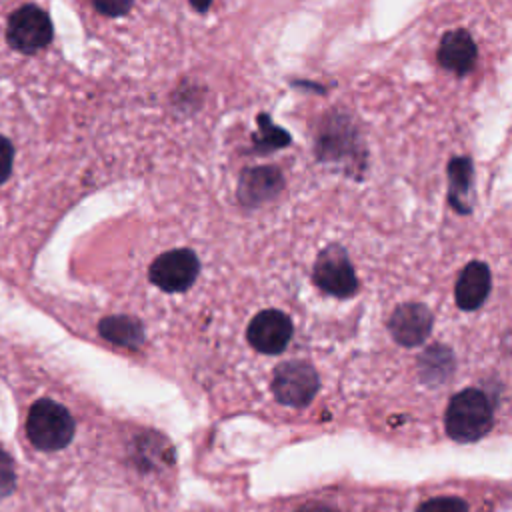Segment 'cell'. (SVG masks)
Here are the masks:
<instances>
[{
    "label": "cell",
    "instance_id": "obj_1",
    "mask_svg": "<svg viewBox=\"0 0 512 512\" xmlns=\"http://www.w3.org/2000/svg\"><path fill=\"white\" fill-rule=\"evenodd\" d=\"M492 420L494 410L490 398L478 388H466L450 400L444 426L452 440L474 442L488 432Z\"/></svg>",
    "mask_w": 512,
    "mask_h": 512
},
{
    "label": "cell",
    "instance_id": "obj_2",
    "mask_svg": "<svg viewBox=\"0 0 512 512\" xmlns=\"http://www.w3.org/2000/svg\"><path fill=\"white\" fill-rule=\"evenodd\" d=\"M26 434L38 450H60L74 436V420L62 404L42 398L36 400L28 412Z\"/></svg>",
    "mask_w": 512,
    "mask_h": 512
},
{
    "label": "cell",
    "instance_id": "obj_3",
    "mask_svg": "<svg viewBox=\"0 0 512 512\" xmlns=\"http://www.w3.org/2000/svg\"><path fill=\"white\" fill-rule=\"evenodd\" d=\"M312 276H314L316 286L330 296L348 298L358 288V280H356L352 262H350L346 250L338 244H330L318 254Z\"/></svg>",
    "mask_w": 512,
    "mask_h": 512
},
{
    "label": "cell",
    "instance_id": "obj_4",
    "mask_svg": "<svg viewBox=\"0 0 512 512\" xmlns=\"http://www.w3.org/2000/svg\"><path fill=\"white\" fill-rule=\"evenodd\" d=\"M200 272L198 256L188 248H178L160 254L148 270L154 286L164 292H184L190 288Z\"/></svg>",
    "mask_w": 512,
    "mask_h": 512
},
{
    "label": "cell",
    "instance_id": "obj_5",
    "mask_svg": "<svg viewBox=\"0 0 512 512\" xmlns=\"http://www.w3.org/2000/svg\"><path fill=\"white\" fill-rule=\"evenodd\" d=\"M6 36L12 48L30 54L52 40V22L42 8L28 4L10 16Z\"/></svg>",
    "mask_w": 512,
    "mask_h": 512
},
{
    "label": "cell",
    "instance_id": "obj_6",
    "mask_svg": "<svg viewBox=\"0 0 512 512\" xmlns=\"http://www.w3.org/2000/svg\"><path fill=\"white\" fill-rule=\"evenodd\" d=\"M318 374L316 370L302 362L292 360L276 368L272 378V392L278 402L288 406H304L318 392Z\"/></svg>",
    "mask_w": 512,
    "mask_h": 512
},
{
    "label": "cell",
    "instance_id": "obj_7",
    "mask_svg": "<svg viewBox=\"0 0 512 512\" xmlns=\"http://www.w3.org/2000/svg\"><path fill=\"white\" fill-rule=\"evenodd\" d=\"M246 338L254 350L262 354H278L292 338V320L280 310H262L250 320Z\"/></svg>",
    "mask_w": 512,
    "mask_h": 512
},
{
    "label": "cell",
    "instance_id": "obj_8",
    "mask_svg": "<svg viewBox=\"0 0 512 512\" xmlns=\"http://www.w3.org/2000/svg\"><path fill=\"white\" fill-rule=\"evenodd\" d=\"M284 188V176L274 166H254L246 168L238 180V202L246 208L262 206L264 202L276 198Z\"/></svg>",
    "mask_w": 512,
    "mask_h": 512
},
{
    "label": "cell",
    "instance_id": "obj_9",
    "mask_svg": "<svg viewBox=\"0 0 512 512\" xmlns=\"http://www.w3.org/2000/svg\"><path fill=\"white\" fill-rule=\"evenodd\" d=\"M388 328L398 344L418 346L428 338L432 330V312L418 302L402 304L390 316Z\"/></svg>",
    "mask_w": 512,
    "mask_h": 512
},
{
    "label": "cell",
    "instance_id": "obj_10",
    "mask_svg": "<svg viewBox=\"0 0 512 512\" xmlns=\"http://www.w3.org/2000/svg\"><path fill=\"white\" fill-rule=\"evenodd\" d=\"M316 152L320 160L336 162L350 158L356 152V132L348 118H332L324 124L316 138Z\"/></svg>",
    "mask_w": 512,
    "mask_h": 512
},
{
    "label": "cell",
    "instance_id": "obj_11",
    "mask_svg": "<svg viewBox=\"0 0 512 512\" xmlns=\"http://www.w3.org/2000/svg\"><path fill=\"white\" fill-rule=\"evenodd\" d=\"M490 270L484 262L480 260H472L464 266V270L458 276L456 282V304L462 310H476L484 304L488 292H490Z\"/></svg>",
    "mask_w": 512,
    "mask_h": 512
},
{
    "label": "cell",
    "instance_id": "obj_12",
    "mask_svg": "<svg viewBox=\"0 0 512 512\" xmlns=\"http://www.w3.org/2000/svg\"><path fill=\"white\" fill-rule=\"evenodd\" d=\"M438 62L442 68L464 76L476 64V44L466 30H450L442 36L438 48Z\"/></svg>",
    "mask_w": 512,
    "mask_h": 512
},
{
    "label": "cell",
    "instance_id": "obj_13",
    "mask_svg": "<svg viewBox=\"0 0 512 512\" xmlns=\"http://www.w3.org/2000/svg\"><path fill=\"white\" fill-rule=\"evenodd\" d=\"M472 160L466 156H458L448 164V202L460 212L468 214L472 210Z\"/></svg>",
    "mask_w": 512,
    "mask_h": 512
},
{
    "label": "cell",
    "instance_id": "obj_14",
    "mask_svg": "<svg viewBox=\"0 0 512 512\" xmlns=\"http://www.w3.org/2000/svg\"><path fill=\"white\" fill-rule=\"evenodd\" d=\"M100 334L120 346H138L144 340L142 326L128 316H110L100 322Z\"/></svg>",
    "mask_w": 512,
    "mask_h": 512
},
{
    "label": "cell",
    "instance_id": "obj_15",
    "mask_svg": "<svg viewBox=\"0 0 512 512\" xmlns=\"http://www.w3.org/2000/svg\"><path fill=\"white\" fill-rule=\"evenodd\" d=\"M258 126L260 130L258 136H254V146L250 150L252 154H266L290 144V134L278 128L266 114L258 116Z\"/></svg>",
    "mask_w": 512,
    "mask_h": 512
},
{
    "label": "cell",
    "instance_id": "obj_16",
    "mask_svg": "<svg viewBox=\"0 0 512 512\" xmlns=\"http://www.w3.org/2000/svg\"><path fill=\"white\" fill-rule=\"evenodd\" d=\"M416 512H468V508L458 496H436L422 502Z\"/></svg>",
    "mask_w": 512,
    "mask_h": 512
},
{
    "label": "cell",
    "instance_id": "obj_17",
    "mask_svg": "<svg viewBox=\"0 0 512 512\" xmlns=\"http://www.w3.org/2000/svg\"><path fill=\"white\" fill-rule=\"evenodd\" d=\"M16 486V472L10 456L0 450V498H6L14 492Z\"/></svg>",
    "mask_w": 512,
    "mask_h": 512
},
{
    "label": "cell",
    "instance_id": "obj_18",
    "mask_svg": "<svg viewBox=\"0 0 512 512\" xmlns=\"http://www.w3.org/2000/svg\"><path fill=\"white\" fill-rule=\"evenodd\" d=\"M134 0H92L94 8L104 16H122L132 8Z\"/></svg>",
    "mask_w": 512,
    "mask_h": 512
},
{
    "label": "cell",
    "instance_id": "obj_19",
    "mask_svg": "<svg viewBox=\"0 0 512 512\" xmlns=\"http://www.w3.org/2000/svg\"><path fill=\"white\" fill-rule=\"evenodd\" d=\"M12 158H14L12 144L4 136H0V184L10 176Z\"/></svg>",
    "mask_w": 512,
    "mask_h": 512
},
{
    "label": "cell",
    "instance_id": "obj_20",
    "mask_svg": "<svg viewBox=\"0 0 512 512\" xmlns=\"http://www.w3.org/2000/svg\"><path fill=\"white\" fill-rule=\"evenodd\" d=\"M296 512H336V510L330 506H324V504H308Z\"/></svg>",
    "mask_w": 512,
    "mask_h": 512
},
{
    "label": "cell",
    "instance_id": "obj_21",
    "mask_svg": "<svg viewBox=\"0 0 512 512\" xmlns=\"http://www.w3.org/2000/svg\"><path fill=\"white\" fill-rule=\"evenodd\" d=\"M188 2H190L192 8L198 10V12H206V10L212 6V0H188Z\"/></svg>",
    "mask_w": 512,
    "mask_h": 512
}]
</instances>
